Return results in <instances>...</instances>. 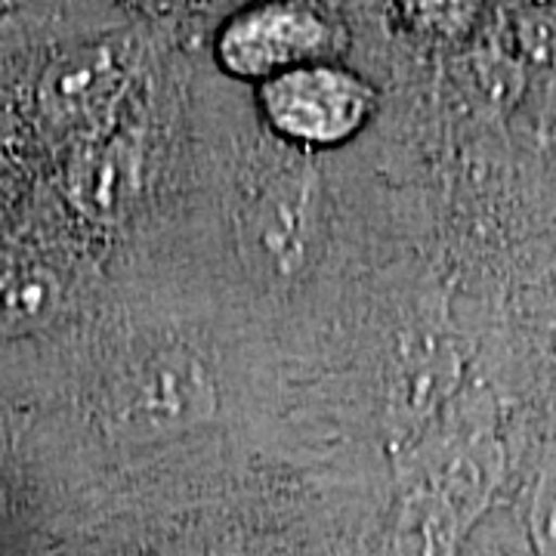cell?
I'll return each instance as SVG.
<instances>
[{
  "label": "cell",
  "instance_id": "obj_1",
  "mask_svg": "<svg viewBox=\"0 0 556 556\" xmlns=\"http://www.w3.org/2000/svg\"><path fill=\"white\" fill-rule=\"evenodd\" d=\"M343 22L316 3H254L219 25L217 65L239 80H273L316 62H340Z\"/></svg>",
  "mask_w": 556,
  "mask_h": 556
},
{
  "label": "cell",
  "instance_id": "obj_11",
  "mask_svg": "<svg viewBox=\"0 0 556 556\" xmlns=\"http://www.w3.org/2000/svg\"><path fill=\"white\" fill-rule=\"evenodd\" d=\"M532 526H535L541 551L547 556H556V473H547L538 485Z\"/></svg>",
  "mask_w": 556,
  "mask_h": 556
},
{
  "label": "cell",
  "instance_id": "obj_6",
  "mask_svg": "<svg viewBox=\"0 0 556 556\" xmlns=\"http://www.w3.org/2000/svg\"><path fill=\"white\" fill-rule=\"evenodd\" d=\"M415 479L445 497L470 526L501 479V448L489 433H448L417 448Z\"/></svg>",
  "mask_w": 556,
  "mask_h": 556
},
{
  "label": "cell",
  "instance_id": "obj_2",
  "mask_svg": "<svg viewBox=\"0 0 556 556\" xmlns=\"http://www.w3.org/2000/svg\"><path fill=\"white\" fill-rule=\"evenodd\" d=\"M269 130L298 149H338L356 139L378 109V93L343 62H316L257 87Z\"/></svg>",
  "mask_w": 556,
  "mask_h": 556
},
{
  "label": "cell",
  "instance_id": "obj_7",
  "mask_svg": "<svg viewBox=\"0 0 556 556\" xmlns=\"http://www.w3.org/2000/svg\"><path fill=\"white\" fill-rule=\"evenodd\" d=\"M460 362L445 340H417L393 378L390 408L399 430H420L452 399Z\"/></svg>",
  "mask_w": 556,
  "mask_h": 556
},
{
  "label": "cell",
  "instance_id": "obj_5",
  "mask_svg": "<svg viewBox=\"0 0 556 556\" xmlns=\"http://www.w3.org/2000/svg\"><path fill=\"white\" fill-rule=\"evenodd\" d=\"M127 62L115 43L68 50L40 78V112L62 130L97 127L124 90Z\"/></svg>",
  "mask_w": 556,
  "mask_h": 556
},
{
  "label": "cell",
  "instance_id": "obj_10",
  "mask_svg": "<svg viewBox=\"0 0 556 556\" xmlns=\"http://www.w3.org/2000/svg\"><path fill=\"white\" fill-rule=\"evenodd\" d=\"M60 278L50 269L0 260V334H20L50 321L60 309Z\"/></svg>",
  "mask_w": 556,
  "mask_h": 556
},
{
  "label": "cell",
  "instance_id": "obj_4",
  "mask_svg": "<svg viewBox=\"0 0 556 556\" xmlns=\"http://www.w3.org/2000/svg\"><path fill=\"white\" fill-rule=\"evenodd\" d=\"M318 236V179L313 167L294 164L257 189L244 211V239L278 278L298 276Z\"/></svg>",
  "mask_w": 556,
  "mask_h": 556
},
{
  "label": "cell",
  "instance_id": "obj_3",
  "mask_svg": "<svg viewBox=\"0 0 556 556\" xmlns=\"http://www.w3.org/2000/svg\"><path fill=\"white\" fill-rule=\"evenodd\" d=\"M217 415V383L186 350H161L124 371L109 396V424L124 439L189 433Z\"/></svg>",
  "mask_w": 556,
  "mask_h": 556
},
{
  "label": "cell",
  "instance_id": "obj_8",
  "mask_svg": "<svg viewBox=\"0 0 556 556\" xmlns=\"http://www.w3.org/2000/svg\"><path fill=\"white\" fill-rule=\"evenodd\" d=\"M139 161L130 142L105 139L80 152L68 170V195L87 217L118 219L137 195Z\"/></svg>",
  "mask_w": 556,
  "mask_h": 556
},
{
  "label": "cell",
  "instance_id": "obj_9",
  "mask_svg": "<svg viewBox=\"0 0 556 556\" xmlns=\"http://www.w3.org/2000/svg\"><path fill=\"white\" fill-rule=\"evenodd\" d=\"M405 485L393 519V556H455L467 532L464 519L430 485L417 479Z\"/></svg>",
  "mask_w": 556,
  "mask_h": 556
}]
</instances>
